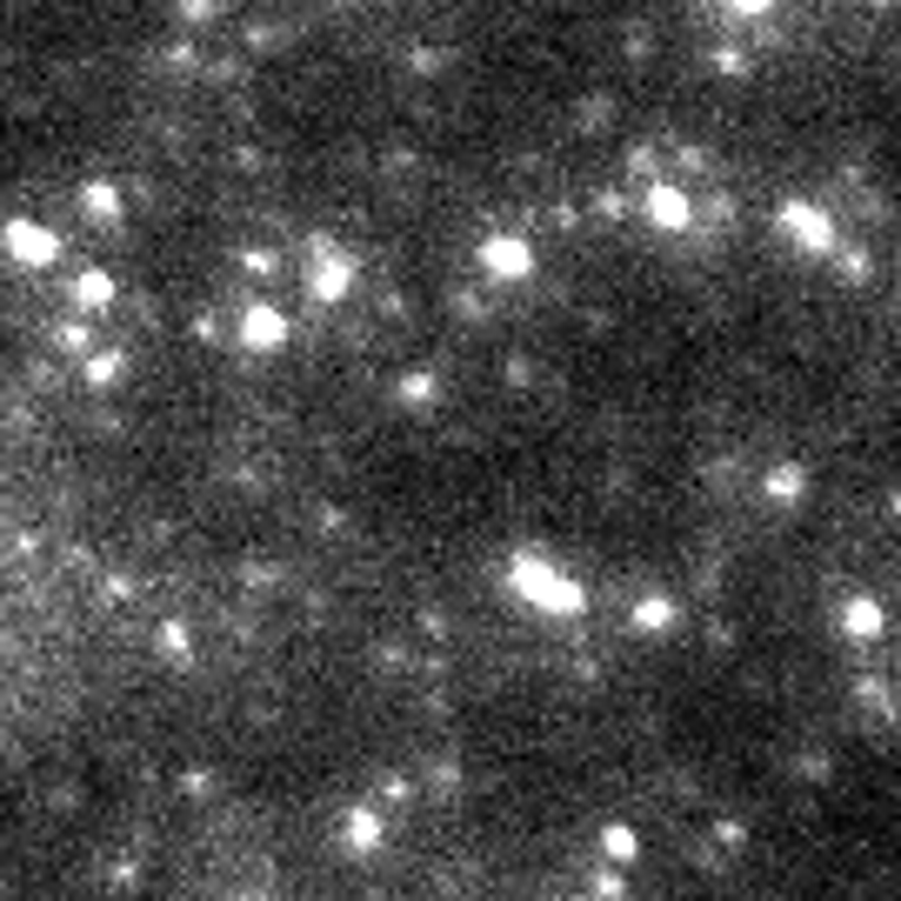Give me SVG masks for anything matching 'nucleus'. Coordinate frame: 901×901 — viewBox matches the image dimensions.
<instances>
[{
    "mask_svg": "<svg viewBox=\"0 0 901 901\" xmlns=\"http://www.w3.org/2000/svg\"><path fill=\"white\" fill-rule=\"evenodd\" d=\"M734 8H748V14H762V8H768V0H734Z\"/></svg>",
    "mask_w": 901,
    "mask_h": 901,
    "instance_id": "obj_1",
    "label": "nucleus"
}]
</instances>
